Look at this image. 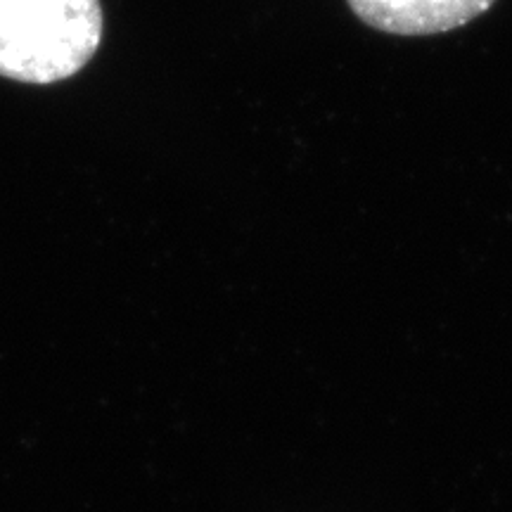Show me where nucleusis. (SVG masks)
Instances as JSON below:
<instances>
[{
  "mask_svg": "<svg viewBox=\"0 0 512 512\" xmlns=\"http://www.w3.org/2000/svg\"><path fill=\"white\" fill-rule=\"evenodd\" d=\"M496 0H349L368 27L396 36L444 34L484 15Z\"/></svg>",
  "mask_w": 512,
  "mask_h": 512,
  "instance_id": "2",
  "label": "nucleus"
},
{
  "mask_svg": "<svg viewBox=\"0 0 512 512\" xmlns=\"http://www.w3.org/2000/svg\"><path fill=\"white\" fill-rule=\"evenodd\" d=\"M100 38V0H0V76L5 79H69L93 60Z\"/></svg>",
  "mask_w": 512,
  "mask_h": 512,
  "instance_id": "1",
  "label": "nucleus"
}]
</instances>
